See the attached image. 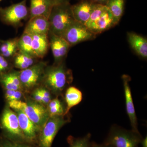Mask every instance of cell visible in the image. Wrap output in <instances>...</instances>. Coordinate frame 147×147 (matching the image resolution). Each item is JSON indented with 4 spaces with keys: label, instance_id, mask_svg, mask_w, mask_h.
<instances>
[{
    "label": "cell",
    "instance_id": "6da1fadb",
    "mask_svg": "<svg viewBox=\"0 0 147 147\" xmlns=\"http://www.w3.org/2000/svg\"><path fill=\"white\" fill-rule=\"evenodd\" d=\"M42 81L55 94H60L73 81L72 72L63 62L45 68Z\"/></svg>",
    "mask_w": 147,
    "mask_h": 147
},
{
    "label": "cell",
    "instance_id": "7a4b0ae2",
    "mask_svg": "<svg viewBox=\"0 0 147 147\" xmlns=\"http://www.w3.org/2000/svg\"><path fill=\"white\" fill-rule=\"evenodd\" d=\"M49 32L62 36L69 27L75 21L69 2L56 5L49 16Z\"/></svg>",
    "mask_w": 147,
    "mask_h": 147
},
{
    "label": "cell",
    "instance_id": "3957f363",
    "mask_svg": "<svg viewBox=\"0 0 147 147\" xmlns=\"http://www.w3.org/2000/svg\"><path fill=\"white\" fill-rule=\"evenodd\" d=\"M142 139L139 133L115 126L110 129L104 144L112 147H138Z\"/></svg>",
    "mask_w": 147,
    "mask_h": 147
},
{
    "label": "cell",
    "instance_id": "277c9868",
    "mask_svg": "<svg viewBox=\"0 0 147 147\" xmlns=\"http://www.w3.org/2000/svg\"><path fill=\"white\" fill-rule=\"evenodd\" d=\"M28 18H30V11L26 0L7 7H0V19L6 25L18 28Z\"/></svg>",
    "mask_w": 147,
    "mask_h": 147
},
{
    "label": "cell",
    "instance_id": "5b68a950",
    "mask_svg": "<svg viewBox=\"0 0 147 147\" xmlns=\"http://www.w3.org/2000/svg\"><path fill=\"white\" fill-rule=\"evenodd\" d=\"M64 116L50 117L44 125L39 137L41 147H51L55 136L61 127L68 122Z\"/></svg>",
    "mask_w": 147,
    "mask_h": 147
},
{
    "label": "cell",
    "instance_id": "8992f818",
    "mask_svg": "<svg viewBox=\"0 0 147 147\" xmlns=\"http://www.w3.org/2000/svg\"><path fill=\"white\" fill-rule=\"evenodd\" d=\"M46 66L45 63L39 62L20 71L19 78L23 88L31 89L42 81Z\"/></svg>",
    "mask_w": 147,
    "mask_h": 147
},
{
    "label": "cell",
    "instance_id": "52a82bcc",
    "mask_svg": "<svg viewBox=\"0 0 147 147\" xmlns=\"http://www.w3.org/2000/svg\"><path fill=\"white\" fill-rule=\"evenodd\" d=\"M96 36L85 25L75 21L67 29L62 37L71 46L94 39Z\"/></svg>",
    "mask_w": 147,
    "mask_h": 147
},
{
    "label": "cell",
    "instance_id": "ba28073f",
    "mask_svg": "<svg viewBox=\"0 0 147 147\" xmlns=\"http://www.w3.org/2000/svg\"><path fill=\"white\" fill-rule=\"evenodd\" d=\"M0 126L7 134L11 137H22L17 115L9 106H6L0 118Z\"/></svg>",
    "mask_w": 147,
    "mask_h": 147
},
{
    "label": "cell",
    "instance_id": "9c48e42d",
    "mask_svg": "<svg viewBox=\"0 0 147 147\" xmlns=\"http://www.w3.org/2000/svg\"><path fill=\"white\" fill-rule=\"evenodd\" d=\"M48 38L55 64L57 65L63 62L71 46L63 37L49 32Z\"/></svg>",
    "mask_w": 147,
    "mask_h": 147
},
{
    "label": "cell",
    "instance_id": "30bf717a",
    "mask_svg": "<svg viewBox=\"0 0 147 147\" xmlns=\"http://www.w3.org/2000/svg\"><path fill=\"white\" fill-rule=\"evenodd\" d=\"M26 103L24 113L37 126L42 127L50 117L47 110L37 102L29 101Z\"/></svg>",
    "mask_w": 147,
    "mask_h": 147
},
{
    "label": "cell",
    "instance_id": "8fae6325",
    "mask_svg": "<svg viewBox=\"0 0 147 147\" xmlns=\"http://www.w3.org/2000/svg\"><path fill=\"white\" fill-rule=\"evenodd\" d=\"M122 79L123 81L127 113L130 120L132 130L137 133H139L137 128V116L135 113L133 98L129 86V82L131 80V78L128 75H123L122 76Z\"/></svg>",
    "mask_w": 147,
    "mask_h": 147
},
{
    "label": "cell",
    "instance_id": "7c38bea8",
    "mask_svg": "<svg viewBox=\"0 0 147 147\" xmlns=\"http://www.w3.org/2000/svg\"><path fill=\"white\" fill-rule=\"evenodd\" d=\"M95 3L91 0H82L74 5H71L74 20L86 25L89 19Z\"/></svg>",
    "mask_w": 147,
    "mask_h": 147
},
{
    "label": "cell",
    "instance_id": "4fadbf2b",
    "mask_svg": "<svg viewBox=\"0 0 147 147\" xmlns=\"http://www.w3.org/2000/svg\"><path fill=\"white\" fill-rule=\"evenodd\" d=\"M49 30L48 18L45 16H39L30 18L24 32L30 35L48 34Z\"/></svg>",
    "mask_w": 147,
    "mask_h": 147
},
{
    "label": "cell",
    "instance_id": "5bb4252c",
    "mask_svg": "<svg viewBox=\"0 0 147 147\" xmlns=\"http://www.w3.org/2000/svg\"><path fill=\"white\" fill-rule=\"evenodd\" d=\"M56 5L52 0H30L29 18L39 16L49 18L52 9Z\"/></svg>",
    "mask_w": 147,
    "mask_h": 147
},
{
    "label": "cell",
    "instance_id": "9a60e30c",
    "mask_svg": "<svg viewBox=\"0 0 147 147\" xmlns=\"http://www.w3.org/2000/svg\"><path fill=\"white\" fill-rule=\"evenodd\" d=\"M15 111L18 117L19 126L24 136L29 140L34 139L39 127L32 121L24 112L21 110Z\"/></svg>",
    "mask_w": 147,
    "mask_h": 147
},
{
    "label": "cell",
    "instance_id": "2e32d148",
    "mask_svg": "<svg viewBox=\"0 0 147 147\" xmlns=\"http://www.w3.org/2000/svg\"><path fill=\"white\" fill-rule=\"evenodd\" d=\"M116 25L113 16L107 8L100 18L88 28L96 35Z\"/></svg>",
    "mask_w": 147,
    "mask_h": 147
},
{
    "label": "cell",
    "instance_id": "e0dca14e",
    "mask_svg": "<svg viewBox=\"0 0 147 147\" xmlns=\"http://www.w3.org/2000/svg\"><path fill=\"white\" fill-rule=\"evenodd\" d=\"M32 48L38 59L44 57L50 47L48 34L31 35Z\"/></svg>",
    "mask_w": 147,
    "mask_h": 147
},
{
    "label": "cell",
    "instance_id": "ac0fdd59",
    "mask_svg": "<svg viewBox=\"0 0 147 147\" xmlns=\"http://www.w3.org/2000/svg\"><path fill=\"white\" fill-rule=\"evenodd\" d=\"M127 39L131 48L142 58L147 57V40L134 32L127 33Z\"/></svg>",
    "mask_w": 147,
    "mask_h": 147
},
{
    "label": "cell",
    "instance_id": "d6986e66",
    "mask_svg": "<svg viewBox=\"0 0 147 147\" xmlns=\"http://www.w3.org/2000/svg\"><path fill=\"white\" fill-rule=\"evenodd\" d=\"M0 84L5 90H20L23 88L19 72L8 71L0 75Z\"/></svg>",
    "mask_w": 147,
    "mask_h": 147
},
{
    "label": "cell",
    "instance_id": "ffe728a7",
    "mask_svg": "<svg viewBox=\"0 0 147 147\" xmlns=\"http://www.w3.org/2000/svg\"><path fill=\"white\" fill-rule=\"evenodd\" d=\"M65 99L66 104L65 111L64 116L68 114L71 108L78 105L83 99V94L82 91L74 86L67 88L65 94Z\"/></svg>",
    "mask_w": 147,
    "mask_h": 147
},
{
    "label": "cell",
    "instance_id": "44dd1931",
    "mask_svg": "<svg viewBox=\"0 0 147 147\" xmlns=\"http://www.w3.org/2000/svg\"><path fill=\"white\" fill-rule=\"evenodd\" d=\"M18 38H11L0 42V55L8 59L12 58L18 52Z\"/></svg>",
    "mask_w": 147,
    "mask_h": 147
},
{
    "label": "cell",
    "instance_id": "7402d4cb",
    "mask_svg": "<svg viewBox=\"0 0 147 147\" xmlns=\"http://www.w3.org/2000/svg\"><path fill=\"white\" fill-rule=\"evenodd\" d=\"M13 65L20 69H26L36 63L38 58L18 50L13 57Z\"/></svg>",
    "mask_w": 147,
    "mask_h": 147
},
{
    "label": "cell",
    "instance_id": "603a6c76",
    "mask_svg": "<svg viewBox=\"0 0 147 147\" xmlns=\"http://www.w3.org/2000/svg\"><path fill=\"white\" fill-rule=\"evenodd\" d=\"M124 5V0H108L105 3V6L112 14L117 24L123 14Z\"/></svg>",
    "mask_w": 147,
    "mask_h": 147
},
{
    "label": "cell",
    "instance_id": "cb8c5ba5",
    "mask_svg": "<svg viewBox=\"0 0 147 147\" xmlns=\"http://www.w3.org/2000/svg\"><path fill=\"white\" fill-rule=\"evenodd\" d=\"M18 45L19 51L36 58L32 48L31 35L24 32L21 37L18 38Z\"/></svg>",
    "mask_w": 147,
    "mask_h": 147
},
{
    "label": "cell",
    "instance_id": "d4e9b609",
    "mask_svg": "<svg viewBox=\"0 0 147 147\" xmlns=\"http://www.w3.org/2000/svg\"><path fill=\"white\" fill-rule=\"evenodd\" d=\"M47 111L50 117L56 116H64L65 108L62 102L58 97L50 100L48 103Z\"/></svg>",
    "mask_w": 147,
    "mask_h": 147
},
{
    "label": "cell",
    "instance_id": "484cf974",
    "mask_svg": "<svg viewBox=\"0 0 147 147\" xmlns=\"http://www.w3.org/2000/svg\"><path fill=\"white\" fill-rule=\"evenodd\" d=\"M107 9V7L105 5L95 3L89 19L85 26L87 28L89 27L96 21H97Z\"/></svg>",
    "mask_w": 147,
    "mask_h": 147
},
{
    "label": "cell",
    "instance_id": "4316f807",
    "mask_svg": "<svg viewBox=\"0 0 147 147\" xmlns=\"http://www.w3.org/2000/svg\"><path fill=\"white\" fill-rule=\"evenodd\" d=\"M90 134H88L82 138L73 139L70 142L69 147H90Z\"/></svg>",
    "mask_w": 147,
    "mask_h": 147
},
{
    "label": "cell",
    "instance_id": "83f0119b",
    "mask_svg": "<svg viewBox=\"0 0 147 147\" xmlns=\"http://www.w3.org/2000/svg\"><path fill=\"white\" fill-rule=\"evenodd\" d=\"M8 106L10 108H12L15 110H21L24 112L27 103L20 100H11L9 101Z\"/></svg>",
    "mask_w": 147,
    "mask_h": 147
},
{
    "label": "cell",
    "instance_id": "f1b7e54d",
    "mask_svg": "<svg viewBox=\"0 0 147 147\" xmlns=\"http://www.w3.org/2000/svg\"><path fill=\"white\" fill-rule=\"evenodd\" d=\"M9 67L10 64L8 59L0 55V75L8 71Z\"/></svg>",
    "mask_w": 147,
    "mask_h": 147
},
{
    "label": "cell",
    "instance_id": "f546056e",
    "mask_svg": "<svg viewBox=\"0 0 147 147\" xmlns=\"http://www.w3.org/2000/svg\"><path fill=\"white\" fill-rule=\"evenodd\" d=\"M0 146L1 147H31L26 145L13 143L4 139L0 140Z\"/></svg>",
    "mask_w": 147,
    "mask_h": 147
},
{
    "label": "cell",
    "instance_id": "4dcf8cb0",
    "mask_svg": "<svg viewBox=\"0 0 147 147\" xmlns=\"http://www.w3.org/2000/svg\"><path fill=\"white\" fill-rule=\"evenodd\" d=\"M39 89L42 95V103L48 104L51 100V95L50 92L44 88H39Z\"/></svg>",
    "mask_w": 147,
    "mask_h": 147
},
{
    "label": "cell",
    "instance_id": "1f68e13d",
    "mask_svg": "<svg viewBox=\"0 0 147 147\" xmlns=\"http://www.w3.org/2000/svg\"><path fill=\"white\" fill-rule=\"evenodd\" d=\"M33 97L35 101L38 103H42V97L39 88L37 89L32 94Z\"/></svg>",
    "mask_w": 147,
    "mask_h": 147
},
{
    "label": "cell",
    "instance_id": "d6a6232c",
    "mask_svg": "<svg viewBox=\"0 0 147 147\" xmlns=\"http://www.w3.org/2000/svg\"><path fill=\"white\" fill-rule=\"evenodd\" d=\"M91 1L96 3L105 5L108 0H91Z\"/></svg>",
    "mask_w": 147,
    "mask_h": 147
},
{
    "label": "cell",
    "instance_id": "836d02e7",
    "mask_svg": "<svg viewBox=\"0 0 147 147\" xmlns=\"http://www.w3.org/2000/svg\"><path fill=\"white\" fill-rule=\"evenodd\" d=\"M142 144V147H147V136L144 139H142L141 143Z\"/></svg>",
    "mask_w": 147,
    "mask_h": 147
},
{
    "label": "cell",
    "instance_id": "e575fe53",
    "mask_svg": "<svg viewBox=\"0 0 147 147\" xmlns=\"http://www.w3.org/2000/svg\"><path fill=\"white\" fill-rule=\"evenodd\" d=\"M56 4L62 3L69 2L68 0H52Z\"/></svg>",
    "mask_w": 147,
    "mask_h": 147
},
{
    "label": "cell",
    "instance_id": "d590c367",
    "mask_svg": "<svg viewBox=\"0 0 147 147\" xmlns=\"http://www.w3.org/2000/svg\"><path fill=\"white\" fill-rule=\"evenodd\" d=\"M90 147H112L110 146L104 145H98L96 144L91 145Z\"/></svg>",
    "mask_w": 147,
    "mask_h": 147
},
{
    "label": "cell",
    "instance_id": "8d00e7d4",
    "mask_svg": "<svg viewBox=\"0 0 147 147\" xmlns=\"http://www.w3.org/2000/svg\"><path fill=\"white\" fill-rule=\"evenodd\" d=\"M2 0H0V1H1Z\"/></svg>",
    "mask_w": 147,
    "mask_h": 147
},
{
    "label": "cell",
    "instance_id": "74e56055",
    "mask_svg": "<svg viewBox=\"0 0 147 147\" xmlns=\"http://www.w3.org/2000/svg\"><path fill=\"white\" fill-rule=\"evenodd\" d=\"M1 40H0V42H1Z\"/></svg>",
    "mask_w": 147,
    "mask_h": 147
},
{
    "label": "cell",
    "instance_id": "f35d334b",
    "mask_svg": "<svg viewBox=\"0 0 147 147\" xmlns=\"http://www.w3.org/2000/svg\"><path fill=\"white\" fill-rule=\"evenodd\" d=\"M0 147H1V146H0Z\"/></svg>",
    "mask_w": 147,
    "mask_h": 147
}]
</instances>
